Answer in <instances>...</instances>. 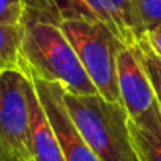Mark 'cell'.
<instances>
[{
  "label": "cell",
  "mask_w": 161,
  "mask_h": 161,
  "mask_svg": "<svg viewBox=\"0 0 161 161\" xmlns=\"http://www.w3.org/2000/svg\"><path fill=\"white\" fill-rule=\"evenodd\" d=\"M21 57L22 71L33 77L57 82L76 95L98 93L71 43L52 22L24 21Z\"/></svg>",
  "instance_id": "cell-1"
},
{
  "label": "cell",
  "mask_w": 161,
  "mask_h": 161,
  "mask_svg": "<svg viewBox=\"0 0 161 161\" xmlns=\"http://www.w3.org/2000/svg\"><path fill=\"white\" fill-rule=\"evenodd\" d=\"M63 101L79 134L101 161H139L122 103L108 101L100 93L76 95L65 90Z\"/></svg>",
  "instance_id": "cell-2"
},
{
  "label": "cell",
  "mask_w": 161,
  "mask_h": 161,
  "mask_svg": "<svg viewBox=\"0 0 161 161\" xmlns=\"http://www.w3.org/2000/svg\"><path fill=\"white\" fill-rule=\"evenodd\" d=\"M98 93L108 101L122 103L117 84V55L125 44L101 22L66 19L58 24Z\"/></svg>",
  "instance_id": "cell-3"
},
{
  "label": "cell",
  "mask_w": 161,
  "mask_h": 161,
  "mask_svg": "<svg viewBox=\"0 0 161 161\" xmlns=\"http://www.w3.org/2000/svg\"><path fill=\"white\" fill-rule=\"evenodd\" d=\"M30 19L55 25L66 19L93 21L109 27L125 46L141 40L130 0H25L24 21Z\"/></svg>",
  "instance_id": "cell-4"
},
{
  "label": "cell",
  "mask_w": 161,
  "mask_h": 161,
  "mask_svg": "<svg viewBox=\"0 0 161 161\" xmlns=\"http://www.w3.org/2000/svg\"><path fill=\"white\" fill-rule=\"evenodd\" d=\"M27 82L22 69L0 73V156L5 161H32Z\"/></svg>",
  "instance_id": "cell-5"
},
{
  "label": "cell",
  "mask_w": 161,
  "mask_h": 161,
  "mask_svg": "<svg viewBox=\"0 0 161 161\" xmlns=\"http://www.w3.org/2000/svg\"><path fill=\"white\" fill-rule=\"evenodd\" d=\"M30 79L33 80L41 106L57 134L65 161H101L73 123L63 101V87L57 82H49L33 76H30Z\"/></svg>",
  "instance_id": "cell-6"
},
{
  "label": "cell",
  "mask_w": 161,
  "mask_h": 161,
  "mask_svg": "<svg viewBox=\"0 0 161 161\" xmlns=\"http://www.w3.org/2000/svg\"><path fill=\"white\" fill-rule=\"evenodd\" d=\"M117 84L120 101L130 119L137 120L161 109L134 46H125L119 51Z\"/></svg>",
  "instance_id": "cell-7"
},
{
  "label": "cell",
  "mask_w": 161,
  "mask_h": 161,
  "mask_svg": "<svg viewBox=\"0 0 161 161\" xmlns=\"http://www.w3.org/2000/svg\"><path fill=\"white\" fill-rule=\"evenodd\" d=\"M25 92L29 104V141L32 161H65L57 134L41 106L30 76Z\"/></svg>",
  "instance_id": "cell-8"
},
{
  "label": "cell",
  "mask_w": 161,
  "mask_h": 161,
  "mask_svg": "<svg viewBox=\"0 0 161 161\" xmlns=\"http://www.w3.org/2000/svg\"><path fill=\"white\" fill-rule=\"evenodd\" d=\"M128 126L139 161H161V109L133 120Z\"/></svg>",
  "instance_id": "cell-9"
},
{
  "label": "cell",
  "mask_w": 161,
  "mask_h": 161,
  "mask_svg": "<svg viewBox=\"0 0 161 161\" xmlns=\"http://www.w3.org/2000/svg\"><path fill=\"white\" fill-rule=\"evenodd\" d=\"M22 25H0V73L22 69Z\"/></svg>",
  "instance_id": "cell-10"
},
{
  "label": "cell",
  "mask_w": 161,
  "mask_h": 161,
  "mask_svg": "<svg viewBox=\"0 0 161 161\" xmlns=\"http://www.w3.org/2000/svg\"><path fill=\"white\" fill-rule=\"evenodd\" d=\"M139 38L161 24V0H130Z\"/></svg>",
  "instance_id": "cell-11"
},
{
  "label": "cell",
  "mask_w": 161,
  "mask_h": 161,
  "mask_svg": "<svg viewBox=\"0 0 161 161\" xmlns=\"http://www.w3.org/2000/svg\"><path fill=\"white\" fill-rule=\"evenodd\" d=\"M134 49H136V54L150 79L156 100H158V104L161 108V58L153 52V49L148 46V43L144 38H141L134 44Z\"/></svg>",
  "instance_id": "cell-12"
},
{
  "label": "cell",
  "mask_w": 161,
  "mask_h": 161,
  "mask_svg": "<svg viewBox=\"0 0 161 161\" xmlns=\"http://www.w3.org/2000/svg\"><path fill=\"white\" fill-rule=\"evenodd\" d=\"M25 0H0V25H22Z\"/></svg>",
  "instance_id": "cell-13"
},
{
  "label": "cell",
  "mask_w": 161,
  "mask_h": 161,
  "mask_svg": "<svg viewBox=\"0 0 161 161\" xmlns=\"http://www.w3.org/2000/svg\"><path fill=\"white\" fill-rule=\"evenodd\" d=\"M142 38L148 43V46L153 49V52L161 58V24H159V25H156L155 29L148 30Z\"/></svg>",
  "instance_id": "cell-14"
},
{
  "label": "cell",
  "mask_w": 161,
  "mask_h": 161,
  "mask_svg": "<svg viewBox=\"0 0 161 161\" xmlns=\"http://www.w3.org/2000/svg\"><path fill=\"white\" fill-rule=\"evenodd\" d=\"M0 161H5V159H3V158H2V156H0Z\"/></svg>",
  "instance_id": "cell-15"
}]
</instances>
